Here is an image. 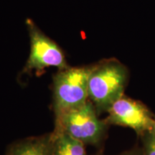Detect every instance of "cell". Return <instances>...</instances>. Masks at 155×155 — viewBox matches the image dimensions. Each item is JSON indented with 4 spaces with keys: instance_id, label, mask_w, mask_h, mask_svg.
<instances>
[{
    "instance_id": "cell-1",
    "label": "cell",
    "mask_w": 155,
    "mask_h": 155,
    "mask_svg": "<svg viewBox=\"0 0 155 155\" xmlns=\"http://www.w3.org/2000/svg\"><path fill=\"white\" fill-rule=\"evenodd\" d=\"M128 80L127 68L115 58L93 65L88 80V100L94 104L98 115L107 112L124 95Z\"/></svg>"
},
{
    "instance_id": "cell-2",
    "label": "cell",
    "mask_w": 155,
    "mask_h": 155,
    "mask_svg": "<svg viewBox=\"0 0 155 155\" xmlns=\"http://www.w3.org/2000/svg\"><path fill=\"white\" fill-rule=\"evenodd\" d=\"M90 101L55 118V130L61 131L84 145L98 146L105 139L109 125L98 117Z\"/></svg>"
},
{
    "instance_id": "cell-3",
    "label": "cell",
    "mask_w": 155,
    "mask_h": 155,
    "mask_svg": "<svg viewBox=\"0 0 155 155\" xmlns=\"http://www.w3.org/2000/svg\"><path fill=\"white\" fill-rule=\"evenodd\" d=\"M92 65L58 70L53 76V107L55 118L88 101V80Z\"/></svg>"
},
{
    "instance_id": "cell-4",
    "label": "cell",
    "mask_w": 155,
    "mask_h": 155,
    "mask_svg": "<svg viewBox=\"0 0 155 155\" xmlns=\"http://www.w3.org/2000/svg\"><path fill=\"white\" fill-rule=\"evenodd\" d=\"M30 38V53L22 73L30 74L35 71L37 75L44 73L49 67L58 70L70 67L63 50L53 40L46 36L31 19H27Z\"/></svg>"
},
{
    "instance_id": "cell-5",
    "label": "cell",
    "mask_w": 155,
    "mask_h": 155,
    "mask_svg": "<svg viewBox=\"0 0 155 155\" xmlns=\"http://www.w3.org/2000/svg\"><path fill=\"white\" fill-rule=\"evenodd\" d=\"M106 113L108 116L104 120L108 125L130 128L140 136L152 129L154 114L144 104L125 95L116 101Z\"/></svg>"
},
{
    "instance_id": "cell-6",
    "label": "cell",
    "mask_w": 155,
    "mask_h": 155,
    "mask_svg": "<svg viewBox=\"0 0 155 155\" xmlns=\"http://www.w3.org/2000/svg\"><path fill=\"white\" fill-rule=\"evenodd\" d=\"M5 155H51V133L17 141L8 147Z\"/></svg>"
},
{
    "instance_id": "cell-7",
    "label": "cell",
    "mask_w": 155,
    "mask_h": 155,
    "mask_svg": "<svg viewBox=\"0 0 155 155\" xmlns=\"http://www.w3.org/2000/svg\"><path fill=\"white\" fill-rule=\"evenodd\" d=\"M85 146L63 131L51 132V155H88Z\"/></svg>"
},
{
    "instance_id": "cell-8",
    "label": "cell",
    "mask_w": 155,
    "mask_h": 155,
    "mask_svg": "<svg viewBox=\"0 0 155 155\" xmlns=\"http://www.w3.org/2000/svg\"><path fill=\"white\" fill-rule=\"evenodd\" d=\"M142 137L144 155H155V135L152 131H147Z\"/></svg>"
},
{
    "instance_id": "cell-9",
    "label": "cell",
    "mask_w": 155,
    "mask_h": 155,
    "mask_svg": "<svg viewBox=\"0 0 155 155\" xmlns=\"http://www.w3.org/2000/svg\"><path fill=\"white\" fill-rule=\"evenodd\" d=\"M97 155H104V154H97ZM118 155H144V153H143L142 149L135 148V149H132V150L126 151V152H122L121 154Z\"/></svg>"
},
{
    "instance_id": "cell-10",
    "label": "cell",
    "mask_w": 155,
    "mask_h": 155,
    "mask_svg": "<svg viewBox=\"0 0 155 155\" xmlns=\"http://www.w3.org/2000/svg\"><path fill=\"white\" fill-rule=\"evenodd\" d=\"M152 132L155 135V115H154V124H153V127H152Z\"/></svg>"
}]
</instances>
